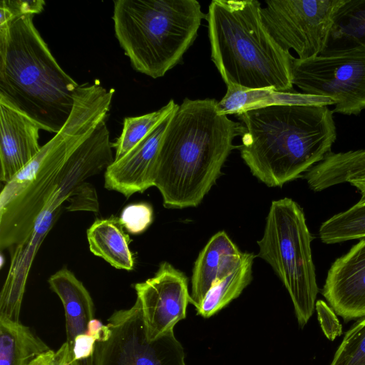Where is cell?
I'll return each mask as SVG.
<instances>
[{"instance_id": "1", "label": "cell", "mask_w": 365, "mask_h": 365, "mask_svg": "<svg viewBox=\"0 0 365 365\" xmlns=\"http://www.w3.org/2000/svg\"><path fill=\"white\" fill-rule=\"evenodd\" d=\"M214 98H185L169 117L155 162V186L170 209L197 207L222 174L245 128L217 113Z\"/></svg>"}, {"instance_id": "2", "label": "cell", "mask_w": 365, "mask_h": 365, "mask_svg": "<svg viewBox=\"0 0 365 365\" xmlns=\"http://www.w3.org/2000/svg\"><path fill=\"white\" fill-rule=\"evenodd\" d=\"M237 116L245 128L241 157L268 187L302 178L331 152L337 136L333 112L325 106L275 105Z\"/></svg>"}, {"instance_id": "3", "label": "cell", "mask_w": 365, "mask_h": 365, "mask_svg": "<svg viewBox=\"0 0 365 365\" xmlns=\"http://www.w3.org/2000/svg\"><path fill=\"white\" fill-rule=\"evenodd\" d=\"M83 113L72 112L66 123L0 195V248L9 251L24 242L54 192L63 185L80 187L103 171L98 154L79 146L93 132Z\"/></svg>"}, {"instance_id": "4", "label": "cell", "mask_w": 365, "mask_h": 365, "mask_svg": "<svg viewBox=\"0 0 365 365\" xmlns=\"http://www.w3.org/2000/svg\"><path fill=\"white\" fill-rule=\"evenodd\" d=\"M78 86L52 55L34 14L0 26V102L57 133L70 116Z\"/></svg>"}, {"instance_id": "5", "label": "cell", "mask_w": 365, "mask_h": 365, "mask_svg": "<svg viewBox=\"0 0 365 365\" xmlns=\"http://www.w3.org/2000/svg\"><path fill=\"white\" fill-rule=\"evenodd\" d=\"M257 0H213L206 20L211 59L226 86L247 89H293L290 52L263 24Z\"/></svg>"}, {"instance_id": "6", "label": "cell", "mask_w": 365, "mask_h": 365, "mask_svg": "<svg viewBox=\"0 0 365 365\" xmlns=\"http://www.w3.org/2000/svg\"><path fill=\"white\" fill-rule=\"evenodd\" d=\"M205 14L196 0L113 1L115 37L137 71L160 78L179 63Z\"/></svg>"}, {"instance_id": "7", "label": "cell", "mask_w": 365, "mask_h": 365, "mask_svg": "<svg viewBox=\"0 0 365 365\" xmlns=\"http://www.w3.org/2000/svg\"><path fill=\"white\" fill-rule=\"evenodd\" d=\"M313 240L302 208L291 198L272 202L258 256L273 269L292 302L300 328L314 311L319 288L312 259Z\"/></svg>"}, {"instance_id": "8", "label": "cell", "mask_w": 365, "mask_h": 365, "mask_svg": "<svg viewBox=\"0 0 365 365\" xmlns=\"http://www.w3.org/2000/svg\"><path fill=\"white\" fill-rule=\"evenodd\" d=\"M106 324L108 331L96 341L91 356L73 360L74 365H186L174 330L149 339L138 299L129 309L114 312Z\"/></svg>"}, {"instance_id": "9", "label": "cell", "mask_w": 365, "mask_h": 365, "mask_svg": "<svg viewBox=\"0 0 365 365\" xmlns=\"http://www.w3.org/2000/svg\"><path fill=\"white\" fill-rule=\"evenodd\" d=\"M292 78L302 93L334 101L333 113L359 115L365 109V45L293 57Z\"/></svg>"}, {"instance_id": "10", "label": "cell", "mask_w": 365, "mask_h": 365, "mask_svg": "<svg viewBox=\"0 0 365 365\" xmlns=\"http://www.w3.org/2000/svg\"><path fill=\"white\" fill-rule=\"evenodd\" d=\"M346 0H269L262 8L264 25L287 52L293 49L304 60L322 54L329 46L335 16Z\"/></svg>"}, {"instance_id": "11", "label": "cell", "mask_w": 365, "mask_h": 365, "mask_svg": "<svg viewBox=\"0 0 365 365\" xmlns=\"http://www.w3.org/2000/svg\"><path fill=\"white\" fill-rule=\"evenodd\" d=\"M133 288L149 339L174 330L176 324L186 318L192 301L187 278L169 262H161L153 277L134 284Z\"/></svg>"}, {"instance_id": "12", "label": "cell", "mask_w": 365, "mask_h": 365, "mask_svg": "<svg viewBox=\"0 0 365 365\" xmlns=\"http://www.w3.org/2000/svg\"><path fill=\"white\" fill-rule=\"evenodd\" d=\"M322 294L344 321L365 317V237L331 264Z\"/></svg>"}, {"instance_id": "13", "label": "cell", "mask_w": 365, "mask_h": 365, "mask_svg": "<svg viewBox=\"0 0 365 365\" xmlns=\"http://www.w3.org/2000/svg\"><path fill=\"white\" fill-rule=\"evenodd\" d=\"M169 117L127 154L106 168L104 174L106 189L118 192L128 198L154 186L156 158Z\"/></svg>"}, {"instance_id": "14", "label": "cell", "mask_w": 365, "mask_h": 365, "mask_svg": "<svg viewBox=\"0 0 365 365\" xmlns=\"http://www.w3.org/2000/svg\"><path fill=\"white\" fill-rule=\"evenodd\" d=\"M41 128L31 118L0 102V180L9 182L41 150Z\"/></svg>"}, {"instance_id": "15", "label": "cell", "mask_w": 365, "mask_h": 365, "mask_svg": "<svg viewBox=\"0 0 365 365\" xmlns=\"http://www.w3.org/2000/svg\"><path fill=\"white\" fill-rule=\"evenodd\" d=\"M243 256L227 234L220 231L207 242L196 259L191 279V304L196 308L217 282L231 273Z\"/></svg>"}, {"instance_id": "16", "label": "cell", "mask_w": 365, "mask_h": 365, "mask_svg": "<svg viewBox=\"0 0 365 365\" xmlns=\"http://www.w3.org/2000/svg\"><path fill=\"white\" fill-rule=\"evenodd\" d=\"M48 282L64 308L66 342L71 346L89 331L90 324L95 319L93 301L83 283L66 267L52 274Z\"/></svg>"}, {"instance_id": "17", "label": "cell", "mask_w": 365, "mask_h": 365, "mask_svg": "<svg viewBox=\"0 0 365 365\" xmlns=\"http://www.w3.org/2000/svg\"><path fill=\"white\" fill-rule=\"evenodd\" d=\"M335 102L327 97L304 93L279 92L272 89H247L227 86V92L217 103L218 112L225 115H238L245 111L275 105L325 106Z\"/></svg>"}, {"instance_id": "18", "label": "cell", "mask_w": 365, "mask_h": 365, "mask_svg": "<svg viewBox=\"0 0 365 365\" xmlns=\"http://www.w3.org/2000/svg\"><path fill=\"white\" fill-rule=\"evenodd\" d=\"M123 228L115 217L98 219L87 230V239L94 255L116 269L130 271L135 261L129 247L130 238Z\"/></svg>"}, {"instance_id": "19", "label": "cell", "mask_w": 365, "mask_h": 365, "mask_svg": "<svg viewBox=\"0 0 365 365\" xmlns=\"http://www.w3.org/2000/svg\"><path fill=\"white\" fill-rule=\"evenodd\" d=\"M365 171V148L330 152L322 161L303 174L309 188L320 192L348 180Z\"/></svg>"}, {"instance_id": "20", "label": "cell", "mask_w": 365, "mask_h": 365, "mask_svg": "<svg viewBox=\"0 0 365 365\" xmlns=\"http://www.w3.org/2000/svg\"><path fill=\"white\" fill-rule=\"evenodd\" d=\"M50 349L30 327L0 319V365H30Z\"/></svg>"}, {"instance_id": "21", "label": "cell", "mask_w": 365, "mask_h": 365, "mask_svg": "<svg viewBox=\"0 0 365 365\" xmlns=\"http://www.w3.org/2000/svg\"><path fill=\"white\" fill-rule=\"evenodd\" d=\"M255 255L243 252L239 265L227 276L215 283L195 308L197 314L209 318L237 298L252 279Z\"/></svg>"}, {"instance_id": "22", "label": "cell", "mask_w": 365, "mask_h": 365, "mask_svg": "<svg viewBox=\"0 0 365 365\" xmlns=\"http://www.w3.org/2000/svg\"><path fill=\"white\" fill-rule=\"evenodd\" d=\"M321 241L327 245L365 237V198L326 221L319 229Z\"/></svg>"}, {"instance_id": "23", "label": "cell", "mask_w": 365, "mask_h": 365, "mask_svg": "<svg viewBox=\"0 0 365 365\" xmlns=\"http://www.w3.org/2000/svg\"><path fill=\"white\" fill-rule=\"evenodd\" d=\"M178 106V104L171 99L166 105L155 111L140 116L125 118L122 133L116 141L112 143V147L115 149L114 160L127 154L154 128L167 119Z\"/></svg>"}, {"instance_id": "24", "label": "cell", "mask_w": 365, "mask_h": 365, "mask_svg": "<svg viewBox=\"0 0 365 365\" xmlns=\"http://www.w3.org/2000/svg\"><path fill=\"white\" fill-rule=\"evenodd\" d=\"M330 42L341 48L365 45V0H346L335 16Z\"/></svg>"}, {"instance_id": "25", "label": "cell", "mask_w": 365, "mask_h": 365, "mask_svg": "<svg viewBox=\"0 0 365 365\" xmlns=\"http://www.w3.org/2000/svg\"><path fill=\"white\" fill-rule=\"evenodd\" d=\"M329 365H365V317L346 332Z\"/></svg>"}, {"instance_id": "26", "label": "cell", "mask_w": 365, "mask_h": 365, "mask_svg": "<svg viewBox=\"0 0 365 365\" xmlns=\"http://www.w3.org/2000/svg\"><path fill=\"white\" fill-rule=\"evenodd\" d=\"M153 219V208L146 202L133 203L126 206L119 218L126 231L133 235L143 232L152 223Z\"/></svg>"}, {"instance_id": "27", "label": "cell", "mask_w": 365, "mask_h": 365, "mask_svg": "<svg viewBox=\"0 0 365 365\" xmlns=\"http://www.w3.org/2000/svg\"><path fill=\"white\" fill-rule=\"evenodd\" d=\"M46 2L42 0H1L0 2V26L25 14L41 13Z\"/></svg>"}, {"instance_id": "28", "label": "cell", "mask_w": 365, "mask_h": 365, "mask_svg": "<svg viewBox=\"0 0 365 365\" xmlns=\"http://www.w3.org/2000/svg\"><path fill=\"white\" fill-rule=\"evenodd\" d=\"M315 310L322 330L329 340L334 341L342 334V327L336 314L327 302L317 301Z\"/></svg>"}, {"instance_id": "29", "label": "cell", "mask_w": 365, "mask_h": 365, "mask_svg": "<svg viewBox=\"0 0 365 365\" xmlns=\"http://www.w3.org/2000/svg\"><path fill=\"white\" fill-rule=\"evenodd\" d=\"M69 354V346L63 343L57 351L50 349L36 358L30 365H65Z\"/></svg>"}, {"instance_id": "30", "label": "cell", "mask_w": 365, "mask_h": 365, "mask_svg": "<svg viewBox=\"0 0 365 365\" xmlns=\"http://www.w3.org/2000/svg\"><path fill=\"white\" fill-rule=\"evenodd\" d=\"M348 182L356 188L361 197L365 198V171L351 178Z\"/></svg>"}, {"instance_id": "31", "label": "cell", "mask_w": 365, "mask_h": 365, "mask_svg": "<svg viewBox=\"0 0 365 365\" xmlns=\"http://www.w3.org/2000/svg\"><path fill=\"white\" fill-rule=\"evenodd\" d=\"M65 365H74L73 361L71 355L70 349H69V354H68V360Z\"/></svg>"}]
</instances>
